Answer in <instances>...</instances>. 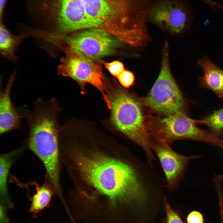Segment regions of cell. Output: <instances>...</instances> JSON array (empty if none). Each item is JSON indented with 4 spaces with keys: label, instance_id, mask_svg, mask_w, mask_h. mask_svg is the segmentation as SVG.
<instances>
[{
    "label": "cell",
    "instance_id": "1",
    "mask_svg": "<svg viewBox=\"0 0 223 223\" xmlns=\"http://www.w3.org/2000/svg\"><path fill=\"white\" fill-rule=\"evenodd\" d=\"M104 134L83 135L62 149L61 162L73 184L69 199L88 223H123L132 208L159 194L161 176L154 166Z\"/></svg>",
    "mask_w": 223,
    "mask_h": 223
},
{
    "label": "cell",
    "instance_id": "2",
    "mask_svg": "<svg viewBox=\"0 0 223 223\" xmlns=\"http://www.w3.org/2000/svg\"><path fill=\"white\" fill-rule=\"evenodd\" d=\"M61 108L56 102L41 100L32 111L25 114L28 128L26 144L41 160L45 176L56 190L61 187V163L57 116Z\"/></svg>",
    "mask_w": 223,
    "mask_h": 223
},
{
    "label": "cell",
    "instance_id": "3",
    "mask_svg": "<svg viewBox=\"0 0 223 223\" xmlns=\"http://www.w3.org/2000/svg\"><path fill=\"white\" fill-rule=\"evenodd\" d=\"M107 96L110 105L112 125L143 150L147 161L153 165L156 160L151 147L150 133L139 101L118 85H110Z\"/></svg>",
    "mask_w": 223,
    "mask_h": 223
},
{
    "label": "cell",
    "instance_id": "4",
    "mask_svg": "<svg viewBox=\"0 0 223 223\" xmlns=\"http://www.w3.org/2000/svg\"><path fill=\"white\" fill-rule=\"evenodd\" d=\"M43 41L62 50L94 61L113 53L122 43L100 29L90 28L66 34L45 32Z\"/></svg>",
    "mask_w": 223,
    "mask_h": 223
},
{
    "label": "cell",
    "instance_id": "5",
    "mask_svg": "<svg viewBox=\"0 0 223 223\" xmlns=\"http://www.w3.org/2000/svg\"><path fill=\"white\" fill-rule=\"evenodd\" d=\"M168 44L166 40L162 50L160 72L148 94L145 105L154 112L168 116L184 112L186 103L172 73L169 63Z\"/></svg>",
    "mask_w": 223,
    "mask_h": 223
},
{
    "label": "cell",
    "instance_id": "6",
    "mask_svg": "<svg viewBox=\"0 0 223 223\" xmlns=\"http://www.w3.org/2000/svg\"><path fill=\"white\" fill-rule=\"evenodd\" d=\"M195 120L185 112H178L163 118L156 119L154 122L155 139L171 146L177 140H190L204 142L218 146L221 140L208 131L196 125Z\"/></svg>",
    "mask_w": 223,
    "mask_h": 223
},
{
    "label": "cell",
    "instance_id": "7",
    "mask_svg": "<svg viewBox=\"0 0 223 223\" xmlns=\"http://www.w3.org/2000/svg\"><path fill=\"white\" fill-rule=\"evenodd\" d=\"M102 69L100 64L93 61L76 55L67 54L60 59L57 74L75 80L81 87L82 94H85L86 84L94 86L101 92L109 109L110 105L107 94L110 84L104 77Z\"/></svg>",
    "mask_w": 223,
    "mask_h": 223
},
{
    "label": "cell",
    "instance_id": "8",
    "mask_svg": "<svg viewBox=\"0 0 223 223\" xmlns=\"http://www.w3.org/2000/svg\"><path fill=\"white\" fill-rule=\"evenodd\" d=\"M151 147L159 160L164 174L165 188L170 193L178 188L189 161L201 157L197 155H182L173 150L171 146L155 139L151 140Z\"/></svg>",
    "mask_w": 223,
    "mask_h": 223
},
{
    "label": "cell",
    "instance_id": "9",
    "mask_svg": "<svg viewBox=\"0 0 223 223\" xmlns=\"http://www.w3.org/2000/svg\"><path fill=\"white\" fill-rule=\"evenodd\" d=\"M149 20L173 33L183 31L190 19L185 6L176 0H163L152 6L146 15Z\"/></svg>",
    "mask_w": 223,
    "mask_h": 223
},
{
    "label": "cell",
    "instance_id": "10",
    "mask_svg": "<svg viewBox=\"0 0 223 223\" xmlns=\"http://www.w3.org/2000/svg\"><path fill=\"white\" fill-rule=\"evenodd\" d=\"M15 73L8 81L5 89L0 92V134L15 130L21 129V121L24 114L18 112L15 109L11 96V90L15 78Z\"/></svg>",
    "mask_w": 223,
    "mask_h": 223
},
{
    "label": "cell",
    "instance_id": "11",
    "mask_svg": "<svg viewBox=\"0 0 223 223\" xmlns=\"http://www.w3.org/2000/svg\"><path fill=\"white\" fill-rule=\"evenodd\" d=\"M198 63L203 72V76L199 77V86L212 91L223 101V70L206 56L199 59Z\"/></svg>",
    "mask_w": 223,
    "mask_h": 223
},
{
    "label": "cell",
    "instance_id": "12",
    "mask_svg": "<svg viewBox=\"0 0 223 223\" xmlns=\"http://www.w3.org/2000/svg\"><path fill=\"white\" fill-rule=\"evenodd\" d=\"M20 148L1 154L0 156V201L8 208H12L14 205L10 197L7 179L10 170L15 159L22 151Z\"/></svg>",
    "mask_w": 223,
    "mask_h": 223
},
{
    "label": "cell",
    "instance_id": "13",
    "mask_svg": "<svg viewBox=\"0 0 223 223\" xmlns=\"http://www.w3.org/2000/svg\"><path fill=\"white\" fill-rule=\"evenodd\" d=\"M54 195L55 190L45 177V181L42 185L36 186V192L31 198L28 211L33 217L37 218L43 210L50 207Z\"/></svg>",
    "mask_w": 223,
    "mask_h": 223
},
{
    "label": "cell",
    "instance_id": "14",
    "mask_svg": "<svg viewBox=\"0 0 223 223\" xmlns=\"http://www.w3.org/2000/svg\"><path fill=\"white\" fill-rule=\"evenodd\" d=\"M29 36L26 34L17 36L13 34L3 24V19H0V51L7 60L14 62L17 60L16 51L24 39Z\"/></svg>",
    "mask_w": 223,
    "mask_h": 223
},
{
    "label": "cell",
    "instance_id": "15",
    "mask_svg": "<svg viewBox=\"0 0 223 223\" xmlns=\"http://www.w3.org/2000/svg\"><path fill=\"white\" fill-rule=\"evenodd\" d=\"M196 124H199L207 126L209 131L219 137L223 135V108L199 120H195Z\"/></svg>",
    "mask_w": 223,
    "mask_h": 223
},
{
    "label": "cell",
    "instance_id": "16",
    "mask_svg": "<svg viewBox=\"0 0 223 223\" xmlns=\"http://www.w3.org/2000/svg\"><path fill=\"white\" fill-rule=\"evenodd\" d=\"M163 203L166 213V223H184L179 214L170 206L166 197L163 199Z\"/></svg>",
    "mask_w": 223,
    "mask_h": 223
},
{
    "label": "cell",
    "instance_id": "17",
    "mask_svg": "<svg viewBox=\"0 0 223 223\" xmlns=\"http://www.w3.org/2000/svg\"><path fill=\"white\" fill-rule=\"evenodd\" d=\"M120 84L124 87L128 88L134 83L135 77L132 72L124 70L117 77Z\"/></svg>",
    "mask_w": 223,
    "mask_h": 223
},
{
    "label": "cell",
    "instance_id": "18",
    "mask_svg": "<svg viewBox=\"0 0 223 223\" xmlns=\"http://www.w3.org/2000/svg\"><path fill=\"white\" fill-rule=\"evenodd\" d=\"M106 68L113 76L116 77L125 69L123 64L118 61H114L104 64Z\"/></svg>",
    "mask_w": 223,
    "mask_h": 223
},
{
    "label": "cell",
    "instance_id": "19",
    "mask_svg": "<svg viewBox=\"0 0 223 223\" xmlns=\"http://www.w3.org/2000/svg\"><path fill=\"white\" fill-rule=\"evenodd\" d=\"M187 221L188 223H203V216L199 212L193 211L188 215Z\"/></svg>",
    "mask_w": 223,
    "mask_h": 223
},
{
    "label": "cell",
    "instance_id": "20",
    "mask_svg": "<svg viewBox=\"0 0 223 223\" xmlns=\"http://www.w3.org/2000/svg\"><path fill=\"white\" fill-rule=\"evenodd\" d=\"M7 208L6 206L0 203V223H11L7 213Z\"/></svg>",
    "mask_w": 223,
    "mask_h": 223
},
{
    "label": "cell",
    "instance_id": "21",
    "mask_svg": "<svg viewBox=\"0 0 223 223\" xmlns=\"http://www.w3.org/2000/svg\"><path fill=\"white\" fill-rule=\"evenodd\" d=\"M205 3L209 5L213 10H215L217 8L223 9V7L220 4L212 1V0H200Z\"/></svg>",
    "mask_w": 223,
    "mask_h": 223
},
{
    "label": "cell",
    "instance_id": "22",
    "mask_svg": "<svg viewBox=\"0 0 223 223\" xmlns=\"http://www.w3.org/2000/svg\"><path fill=\"white\" fill-rule=\"evenodd\" d=\"M7 0H0V17L2 19L3 12Z\"/></svg>",
    "mask_w": 223,
    "mask_h": 223
}]
</instances>
